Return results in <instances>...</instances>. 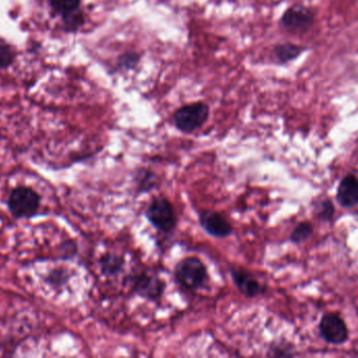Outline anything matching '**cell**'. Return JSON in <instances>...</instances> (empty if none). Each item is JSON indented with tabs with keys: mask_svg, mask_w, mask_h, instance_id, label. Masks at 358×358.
<instances>
[{
	"mask_svg": "<svg viewBox=\"0 0 358 358\" xmlns=\"http://www.w3.org/2000/svg\"><path fill=\"white\" fill-rule=\"evenodd\" d=\"M174 277L185 289L197 290L208 282V269L200 259L187 256L176 265Z\"/></svg>",
	"mask_w": 358,
	"mask_h": 358,
	"instance_id": "6da1fadb",
	"label": "cell"
},
{
	"mask_svg": "<svg viewBox=\"0 0 358 358\" xmlns=\"http://www.w3.org/2000/svg\"><path fill=\"white\" fill-rule=\"evenodd\" d=\"M208 116L210 109L206 103H191L180 107L174 113V125L180 132L191 134L208 121Z\"/></svg>",
	"mask_w": 358,
	"mask_h": 358,
	"instance_id": "7a4b0ae2",
	"label": "cell"
},
{
	"mask_svg": "<svg viewBox=\"0 0 358 358\" xmlns=\"http://www.w3.org/2000/svg\"><path fill=\"white\" fill-rule=\"evenodd\" d=\"M146 218L157 230L170 233L176 226V210L166 198H155L146 210Z\"/></svg>",
	"mask_w": 358,
	"mask_h": 358,
	"instance_id": "3957f363",
	"label": "cell"
},
{
	"mask_svg": "<svg viewBox=\"0 0 358 358\" xmlns=\"http://www.w3.org/2000/svg\"><path fill=\"white\" fill-rule=\"evenodd\" d=\"M8 209L16 219H29L37 214L40 206L38 193L29 187L20 186L10 193Z\"/></svg>",
	"mask_w": 358,
	"mask_h": 358,
	"instance_id": "277c9868",
	"label": "cell"
},
{
	"mask_svg": "<svg viewBox=\"0 0 358 358\" xmlns=\"http://www.w3.org/2000/svg\"><path fill=\"white\" fill-rule=\"evenodd\" d=\"M322 338L328 344L342 345L348 340L349 332L346 323L338 313L324 315L319 326Z\"/></svg>",
	"mask_w": 358,
	"mask_h": 358,
	"instance_id": "5b68a950",
	"label": "cell"
},
{
	"mask_svg": "<svg viewBox=\"0 0 358 358\" xmlns=\"http://www.w3.org/2000/svg\"><path fill=\"white\" fill-rule=\"evenodd\" d=\"M315 14L303 4H294L288 8L281 18V25L288 31L304 32L313 25Z\"/></svg>",
	"mask_w": 358,
	"mask_h": 358,
	"instance_id": "8992f818",
	"label": "cell"
},
{
	"mask_svg": "<svg viewBox=\"0 0 358 358\" xmlns=\"http://www.w3.org/2000/svg\"><path fill=\"white\" fill-rule=\"evenodd\" d=\"M132 290L146 300L157 301L162 298L165 291V283L157 275L142 273L134 277Z\"/></svg>",
	"mask_w": 358,
	"mask_h": 358,
	"instance_id": "52a82bcc",
	"label": "cell"
},
{
	"mask_svg": "<svg viewBox=\"0 0 358 358\" xmlns=\"http://www.w3.org/2000/svg\"><path fill=\"white\" fill-rule=\"evenodd\" d=\"M200 226L208 235L217 239H224L233 233L231 222L223 214L214 210H206L199 216Z\"/></svg>",
	"mask_w": 358,
	"mask_h": 358,
	"instance_id": "ba28073f",
	"label": "cell"
},
{
	"mask_svg": "<svg viewBox=\"0 0 358 358\" xmlns=\"http://www.w3.org/2000/svg\"><path fill=\"white\" fill-rule=\"evenodd\" d=\"M229 273L236 287L246 298H256L266 292V286L261 284L252 273L240 268H231Z\"/></svg>",
	"mask_w": 358,
	"mask_h": 358,
	"instance_id": "9c48e42d",
	"label": "cell"
},
{
	"mask_svg": "<svg viewBox=\"0 0 358 358\" xmlns=\"http://www.w3.org/2000/svg\"><path fill=\"white\" fill-rule=\"evenodd\" d=\"M336 200L345 208H353L358 205V176L349 174L338 185Z\"/></svg>",
	"mask_w": 358,
	"mask_h": 358,
	"instance_id": "30bf717a",
	"label": "cell"
},
{
	"mask_svg": "<svg viewBox=\"0 0 358 358\" xmlns=\"http://www.w3.org/2000/svg\"><path fill=\"white\" fill-rule=\"evenodd\" d=\"M124 258L119 254H106L101 258L100 268L103 275L115 277L121 273L124 267Z\"/></svg>",
	"mask_w": 358,
	"mask_h": 358,
	"instance_id": "8fae6325",
	"label": "cell"
},
{
	"mask_svg": "<svg viewBox=\"0 0 358 358\" xmlns=\"http://www.w3.org/2000/svg\"><path fill=\"white\" fill-rule=\"evenodd\" d=\"M303 48L292 43L279 44L275 48V56L280 63L294 60L302 54Z\"/></svg>",
	"mask_w": 358,
	"mask_h": 358,
	"instance_id": "7c38bea8",
	"label": "cell"
},
{
	"mask_svg": "<svg viewBox=\"0 0 358 358\" xmlns=\"http://www.w3.org/2000/svg\"><path fill=\"white\" fill-rule=\"evenodd\" d=\"M81 0H50V8L63 18L79 10Z\"/></svg>",
	"mask_w": 358,
	"mask_h": 358,
	"instance_id": "4fadbf2b",
	"label": "cell"
},
{
	"mask_svg": "<svg viewBox=\"0 0 358 358\" xmlns=\"http://www.w3.org/2000/svg\"><path fill=\"white\" fill-rule=\"evenodd\" d=\"M336 209L334 203L330 200H320L315 205V216L323 222H331L334 220Z\"/></svg>",
	"mask_w": 358,
	"mask_h": 358,
	"instance_id": "5bb4252c",
	"label": "cell"
},
{
	"mask_svg": "<svg viewBox=\"0 0 358 358\" xmlns=\"http://www.w3.org/2000/svg\"><path fill=\"white\" fill-rule=\"evenodd\" d=\"M136 183L138 193H148L155 186V174L149 170H138Z\"/></svg>",
	"mask_w": 358,
	"mask_h": 358,
	"instance_id": "9a60e30c",
	"label": "cell"
},
{
	"mask_svg": "<svg viewBox=\"0 0 358 358\" xmlns=\"http://www.w3.org/2000/svg\"><path fill=\"white\" fill-rule=\"evenodd\" d=\"M313 233V224L309 222H302L294 228V230L292 231V235H290L289 239L292 243L300 244L308 240Z\"/></svg>",
	"mask_w": 358,
	"mask_h": 358,
	"instance_id": "2e32d148",
	"label": "cell"
},
{
	"mask_svg": "<svg viewBox=\"0 0 358 358\" xmlns=\"http://www.w3.org/2000/svg\"><path fill=\"white\" fill-rule=\"evenodd\" d=\"M140 62V55L134 52H128L122 55L117 61L120 69H132Z\"/></svg>",
	"mask_w": 358,
	"mask_h": 358,
	"instance_id": "e0dca14e",
	"label": "cell"
},
{
	"mask_svg": "<svg viewBox=\"0 0 358 358\" xmlns=\"http://www.w3.org/2000/svg\"><path fill=\"white\" fill-rule=\"evenodd\" d=\"M63 20H64L67 29H71V31H75V29H77L78 27L83 25L84 17L79 8V10L71 13V15L63 18Z\"/></svg>",
	"mask_w": 358,
	"mask_h": 358,
	"instance_id": "ac0fdd59",
	"label": "cell"
},
{
	"mask_svg": "<svg viewBox=\"0 0 358 358\" xmlns=\"http://www.w3.org/2000/svg\"><path fill=\"white\" fill-rule=\"evenodd\" d=\"M14 58V52L10 46H0V69H8L12 64Z\"/></svg>",
	"mask_w": 358,
	"mask_h": 358,
	"instance_id": "d6986e66",
	"label": "cell"
}]
</instances>
